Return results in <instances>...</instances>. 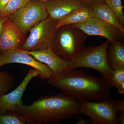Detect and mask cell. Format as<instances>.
<instances>
[{"mask_svg": "<svg viewBox=\"0 0 124 124\" xmlns=\"http://www.w3.org/2000/svg\"><path fill=\"white\" fill-rule=\"evenodd\" d=\"M81 100L64 93L39 99L31 105L23 103L16 108L15 112L26 123L42 124L59 122L79 114Z\"/></svg>", "mask_w": 124, "mask_h": 124, "instance_id": "obj_1", "label": "cell"}, {"mask_svg": "<svg viewBox=\"0 0 124 124\" xmlns=\"http://www.w3.org/2000/svg\"><path fill=\"white\" fill-rule=\"evenodd\" d=\"M48 80L49 84L80 100L100 102L111 95L112 86L101 76L88 75L81 70L68 69Z\"/></svg>", "mask_w": 124, "mask_h": 124, "instance_id": "obj_2", "label": "cell"}, {"mask_svg": "<svg viewBox=\"0 0 124 124\" xmlns=\"http://www.w3.org/2000/svg\"><path fill=\"white\" fill-rule=\"evenodd\" d=\"M86 35L72 24L62 26L56 29L51 48L59 57L70 62L84 46Z\"/></svg>", "mask_w": 124, "mask_h": 124, "instance_id": "obj_3", "label": "cell"}, {"mask_svg": "<svg viewBox=\"0 0 124 124\" xmlns=\"http://www.w3.org/2000/svg\"><path fill=\"white\" fill-rule=\"evenodd\" d=\"M109 44L110 42L107 40L99 46H84L70 62L68 69L83 67L94 69L98 71L101 76L111 85L113 70L108 65L107 60V50Z\"/></svg>", "mask_w": 124, "mask_h": 124, "instance_id": "obj_4", "label": "cell"}, {"mask_svg": "<svg viewBox=\"0 0 124 124\" xmlns=\"http://www.w3.org/2000/svg\"><path fill=\"white\" fill-rule=\"evenodd\" d=\"M45 2L31 0L23 7L9 16L23 34L48 17Z\"/></svg>", "mask_w": 124, "mask_h": 124, "instance_id": "obj_5", "label": "cell"}, {"mask_svg": "<svg viewBox=\"0 0 124 124\" xmlns=\"http://www.w3.org/2000/svg\"><path fill=\"white\" fill-rule=\"evenodd\" d=\"M114 101L110 98L98 102L81 100L79 114L89 117L91 124H118L117 112L113 105Z\"/></svg>", "mask_w": 124, "mask_h": 124, "instance_id": "obj_6", "label": "cell"}, {"mask_svg": "<svg viewBox=\"0 0 124 124\" xmlns=\"http://www.w3.org/2000/svg\"><path fill=\"white\" fill-rule=\"evenodd\" d=\"M57 21L48 17L29 29L30 35L20 49L32 51L51 48Z\"/></svg>", "mask_w": 124, "mask_h": 124, "instance_id": "obj_7", "label": "cell"}, {"mask_svg": "<svg viewBox=\"0 0 124 124\" xmlns=\"http://www.w3.org/2000/svg\"><path fill=\"white\" fill-rule=\"evenodd\" d=\"M18 63L32 67L40 72L39 77L48 79L53 75L51 69L46 64L40 62L31 55L19 49H12L3 52L0 56V68L10 63Z\"/></svg>", "mask_w": 124, "mask_h": 124, "instance_id": "obj_8", "label": "cell"}, {"mask_svg": "<svg viewBox=\"0 0 124 124\" xmlns=\"http://www.w3.org/2000/svg\"><path fill=\"white\" fill-rule=\"evenodd\" d=\"M72 25L82 30L87 35L102 37L110 43L124 39V36L115 27L94 17L84 22Z\"/></svg>", "mask_w": 124, "mask_h": 124, "instance_id": "obj_9", "label": "cell"}, {"mask_svg": "<svg viewBox=\"0 0 124 124\" xmlns=\"http://www.w3.org/2000/svg\"><path fill=\"white\" fill-rule=\"evenodd\" d=\"M40 73L37 69H31L19 85L13 91L0 97V114L15 112L16 108L23 103L22 98L31 80L39 76Z\"/></svg>", "mask_w": 124, "mask_h": 124, "instance_id": "obj_10", "label": "cell"}, {"mask_svg": "<svg viewBox=\"0 0 124 124\" xmlns=\"http://www.w3.org/2000/svg\"><path fill=\"white\" fill-rule=\"evenodd\" d=\"M45 4L49 17L56 21L74 10L89 5L85 0H50Z\"/></svg>", "mask_w": 124, "mask_h": 124, "instance_id": "obj_11", "label": "cell"}, {"mask_svg": "<svg viewBox=\"0 0 124 124\" xmlns=\"http://www.w3.org/2000/svg\"><path fill=\"white\" fill-rule=\"evenodd\" d=\"M23 50L38 62L47 65L51 69L53 75L62 73L68 69L70 65V62L59 57L51 48L32 51Z\"/></svg>", "mask_w": 124, "mask_h": 124, "instance_id": "obj_12", "label": "cell"}, {"mask_svg": "<svg viewBox=\"0 0 124 124\" xmlns=\"http://www.w3.org/2000/svg\"><path fill=\"white\" fill-rule=\"evenodd\" d=\"M23 34L17 26L9 18L4 23L0 36V50L2 53L9 50L20 49Z\"/></svg>", "mask_w": 124, "mask_h": 124, "instance_id": "obj_13", "label": "cell"}, {"mask_svg": "<svg viewBox=\"0 0 124 124\" xmlns=\"http://www.w3.org/2000/svg\"><path fill=\"white\" fill-rule=\"evenodd\" d=\"M91 5L93 9V17L112 25L124 36V26L120 23L113 11L105 2Z\"/></svg>", "mask_w": 124, "mask_h": 124, "instance_id": "obj_14", "label": "cell"}, {"mask_svg": "<svg viewBox=\"0 0 124 124\" xmlns=\"http://www.w3.org/2000/svg\"><path fill=\"white\" fill-rule=\"evenodd\" d=\"M93 17V10L91 5L84 6L72 11L66 16L57 21V29L66 25L84 22Z\"/></svg>", "mask_w": 124, "mask_h": 124, "instance_id": "obj_15", "label": "cell"}, {"mask_svg": "<svg viewBox=\"0 0 124 124\" xmlns=\"http://www.w3.org/2000/svg\"><path fill=\"white\" fill-rule=\"evenodd\" d=\"M107 60L112 69L124 67V41L117 40L110 43L107 52Z\"/></svg>", "mask_w": 124, "mask_h": 124, "instance_id": "obj_16", "label": "cell"}, {"mask_svg": "<svg viewBox=\"0 0 124 124\" xmlns=\"http://www.w3.org/2000/svg\"><path fill=\"white\" fill-rule=\"evenodd\" d=\"M110 84L117 89L118 93L124 94V67H119L113 69Z\"/></svg>", "mask_w": 124, "mask_h": 124, "instance_id": "obj_17", "label": "cell"}, {"mask_svg": "<svg viewBox=\"0 0 124 124\" xmlns=\"http://www.w3.org/2000/svg\"><path fill=\"white\" fill-rule=\"evenodd\" d=\"M30 0H9L0 13V16L3 17H9L23 7Z\"/></svg>", "mask_w": 124, "mask_h": 124, "instance_id": "obj_18", "label": "cell"}, {"mask_svg": "<svg viewBox=\"0 0 124 124\" xmlns=\"http://www.w3.org/2000/svg\"><path fill=\"white\" fill-rule=\"evenodd\" d=\"M105 3L110 7L115 14L120 23L124 25V15L121 0H105Z\"/></svg>", "mask_w": 124, "mask_h": 124, "instance_id": "obj_19", "label": "cell"}, {"mask_svg": "<svg viewBox=\"0 0 124 124\" xmlns=\"http://www.w3.org/2000/svg\"><path fill=\"white\" fill-rule=\"evenodd\" d=\"M14 79L9 73L0 72V97L4 95L13 87Z\"/></svg>", "mask_w": 124, "mask_h": 124, "instance_id": "obj_20", "label": "cell"}, {"mask_svg": "<svg viewBox=\"0 0 124 124\" xmlns=\"http://www.w3.org/2000/svg\"><path fill=\"white\" fill-rule=\"evenodd\" d=\"M0 114V124H24L23 119L16 112Z\"/></svg>", "mask_w": 124, "mask_h": 124, "instance_id": "obj_21", "label": "cell"}, {"mask_svg": "<svg viewBox=\"0 0 124 124\" xmlns=\"http://www.w3.org/2000/svg\"><path fill=\"white\" fill-rule=\"evenodd\" d=\"M114 107L117 112H119L120 113L124 112V100H115L114 102Z\"/></svg>", "mask_w": 124, "mask_h": 124, "instance_id": "obj_22", "label": "cell"}, {"mask_svg": "<svg viewBox=\"0 0 124 124\" xmlns=\"http://www.w3.org/2000/svg\"><path fill=\"white\" fill-rule=\"evenodd\" d=\"M9 18V17H3L0 16V36L2 33L4 23Z\"/></svg>", "mask_w": 124, "mask_h": 124, "instance_id": "obj_23", "label": "cell"}, {"mask_svg": "<svg viewBox=\"0 0 124 124\" xmlns=\"http://www.w3.org/2000/svg\"><path fill=\"white\" fill-rule=\"evenodd\" d=\"M89 5L94 4L98 3L104 2L105 0H85Z\"/></svg>", "mask_w": 124, "mask_h": 124, "instance_id": "obj_24", "label": "cell"}, {"mask_svg": "<svg viewBox=\"0 0 124 124\" xmlns=\"http://www.w3.org/2000/svg\"><path fill=\"white\" fill-rule=\"evenodd\" d=\"M9 0H0V13Z\"/></svg>", "mask_w": 124, "mask_h": 124, "instance_id": "obj_25", "label": "cell"}, {"mask_svg": "<svg viewBox=\"0 0 124 124\" xmlns=\"http://www.w3.org/2000/svg\"><path fill=\"white\" fill-rule=\"evenodd\" d=\"M119 117H118L119 123L121 124H124V112L120 113Z\"/></svg>", "mask_w": 124, "mask_h": 124, "instance_id": "obj_26", "label": "cell"}, {"mask_svg": "<svg viewBox=\"0 0 124 124\" xmlns=\"http://www.w3.org/2000/svg\"><path fill=\"white\" fill-rule=\"evenodd\" d=\"M77 122L78 124H87L88 123V121L86 120L82 119H80L77 120Z\"/></svg>", "mask_w": 124, "mask_h": 124, "instance_id": "obj_27", "label": "cell"}, {"mask_svg": "<svg viewBox=\"0 0 124 124\" xmlns=\"http://www.w3.org/2000/svg\"><path fill=\"white\" fill-rule=\"evenodd\" d=\"M37 0L40 1L45 2H46V1H48L50 0Z\"/></svg>", "mask_w": 124, "mask_h": 124, "instance_id": "obj_28", "label": "cell"}, {"mask_svg": "<svg viewBox=\"0 0 124 124\" xmlns=\"http://www.w3.org/2000/svg\"><path fill=\"white\" fill-rule=\"evenodd\" d=\"M2 53V52H1V51L0 50V55H1V54Z\"/></svg>", "mask_w": 124, "mask_h": 124, "instance_id": "obj_29", "label": "cell"}]
</instances>
